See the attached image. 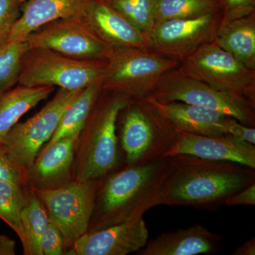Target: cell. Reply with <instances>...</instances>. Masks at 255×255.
I'll return each mask as SVG.
<instances>
[{"label": "cell", "instance_id": "cell-1", "mask_svg": "<svg viewBox=\"0 0 255 255\" xmlns=\"http://www.w3.org/2000/svg\"><path fill=\"white\" fill-rule=\"evenodd\" d=\"M171 169L159 206H184L217 211L228 196L255 182V169L237 162L194 156L168 157Z\"/></svg>", "mask_w": 255, "mask_h": 255}, {"label": "cell", "instance_id": "cell-2", "mask_svg": "<svg viewBox=\"0 0 255 255\" xmlns=\"http://www.w3.org/2000/svg\"><path fill=\"white\" fill-rule=\"evenodd\" d=\"M170 169L169 157H162L142 165H127L104 178L88 232L142 219L147 211L159 206Z\"/></svg>", "mask_w": 255, "mask_h": 255}, {"label": "cell", "instance_id": "cell-3", "mask_svg": "<svg viewBox=\"0 0 255 255\" xmlns=\"http://www.w3.org/2000/svg\"><path fill=\"white\" fill-rule=\"evenodd\" d=\"M128 100L114 92H101L77 142L73 165L75 180L103 179L117 170L120 145L117 120Z\"/></svg>", "mask_w": 255, "mask_h": 255}, {"label": "cell", "instance_id": "cell-4", "mask_svg": "<svg viewBox=\"0 0 255 255\" xmlns=\"http://www.w3.org/2000/svg\"><path fill=\"white\" fill-rule=\"evenodd\" d=\"M117 128L127 166L166 157L175 140V128L146 97L128 99L119 114Z\"/></svg>", "mask_w": 255, "mask_h": 255}, {"label": "cell", "instance_id": "cell-5", "mask_svg": "<svg viewBox=\"0 0 255 255\" xmlns=\"http://www.w3.org/2000/svg\"><path fill=\"white\" fill-rule=\"evenodd\" d=\"M107 60H81L58 52L28 48L21 58L18 85L82 90L102 82Z\"/></svg>", "mask_w": 255, "mask_h": 255}, {"label": "cell", "instance_id": "cell-6", "mask_svg": "<svg viewBox=\"0 0 255 255\" xmlns=\"http://www.w3.org/2000/svg\"><path fill=\"white\" fill-rule=\"evenodd\" d=\"M180 61L148 50L114 48L107 60L102 90L127 99L150 95L162 76Z\"/></svg>", "mask_w": 255, "mask_h": 255}, {"label": "cell", "instance_id": "cell-7", "mask_svg": "<svg viewBox=\"0 0 255 255\" xmlns=\"http://www.w3.org/2000/svg\"><path fill=\"white\" fill-rule=\"evenodd\" d=\"M103 179H73L54 189H31L44 206L50 222L60 230L65 248H71L88 232L97 191Z\"/></svg>", "mask_w": 255, "mask_h": 255}, {"label": "cell", "instance_id": "cell-8", "mask_svg": "<svg viewBox=\"0 0 255 255\" xmlns=\"http://www.w3.org/2000/svg\"><path fill=\"white\" fill-rule=\"evenodd\" d=\"M150 97L157 102H181L214 110L248 127L255 125V104L244 96L221 91L205 82L186 76L178 68L159 80Z\"/></svg>", "mask_w": 255, "mask_h": 255}, {"label": "cell", "instance_id": "cell-9", "mask_svg": "<svg viewBox=\"0 0 255 255\" xmlns=\"http://www.w3.org/2000/svg\"><path fill=\"white\" fill-rule=\"evenodd\" d=\"M181 73L221 91L244 96L255 104V70L247 68L215 42L181 60Z\"/></svg>", "mask_w": 255, "mask_h": 255}, {"label": "cell", "instance_id": "cell-10", "mask_svg": "<svg viewBox=\"0 0 255 255\" xmlns=\"http://www.w3.org/2000/svg\"><path fill=\"white\" fill-rule=\"evenodd\" d=\"M82 90L59 88L40 112L23 123L13 127L2 141L10 157L28 170L42 146L54 134L64 111Z\"/></svg>", "mask_w": 255, "mask_h": 255}, {"label": "cell", "instance_id": "cell-11", "mask_svg": "<svg viewBox=\"0 0 255 255\" xmlns=\"http://www.w3.org/2000/svg\"><path fill=\"white\" fill-rule=\"evenodd\" d=\"M26 42L29 48H45L81 60H107L113 50L86 18L50 21L30 33Z\"/></svg>", "mask_w": 255, "mask_h": 255}, {"label": "cell", "instance_id": "cell-12", "mask_svg": "<svg viewBox=\"0 0 255 255\" xmlns=\"http://www.w3.org/2000/svg\"><path fill=\"white\" fill-rule=\"evenodd\" d=\"M222 9L196 17L155 23L147 34L148 50L181 60L214 42L222 22Z\"/></svg>", "mask_w": 255, "mask_h": 255}, {"label": "cell", "instance_id": "cell-13", "mask_svg": "<svg viewBox=\"0 0 255 255\" xmlns=\"http://www.w3.org/2000/svg\"><path fill=\"white\" fill-rule=\"evenodd\" d=\"M175 140L165 157L187 155L210 159L237 162L255 169V145L226 134L219 136L197 135L175 129Z\"/></svg>", "mask_w": 255, "mask_h": 255}, {"label": "cell", "instance_id": "cell-14", "mask_svg": "<svg viewBox=\"0 0 255 255\" xmlns=\"http://www.w3.org/2000/svg\"><path fill=\"white\" fill-rule=\"evenodd\" d=\"M143 218L89 231L75 241L68 255H127L137 253L148 241Z\"/></svg>", "mask_w": 255, "mask_h": 255}, {"label": "cell", "instance_id": "cell-15", "mask_svg": "<svg viewBox=\"0 0 255 255\" xmlns=\"http://www.w3.org/2000/svg\"><path fill=\"white\" fill-rule=\"evenodd\" d=\"M80 134L63 137L43 147L28 170V187L54 189L71 182L75 148Z\"/></svg>", "mask_w": 255, "mask_h": 255}, {"label": "cell", "instance_id": "cell-16", "mask_svg": "<svg viewBox=\"0 0 255 255\" xmlns=\"http://www.w3.org/2000/svg\"><path fill=\"white\" fill-rule=\"evenodd\" d=\"M147 99L175 129L197 135L219 136L228 134L233 117L214 110L181 102L162 103L150 96Z\"/></svg>", "mask_w": 255, "mask_h": 255}, {"label": "cell", "instance_id": "cell-17", "mask_svg": "<svg viewBox=\"0 0 255 255\" xmlns=\"http://www.w3.org/2000/svg\"><path fill=\"white\" fill-rule=\"evenodd\" d=\"M221 235L211 232L200 224L166 232L147 241L138 255H213L219 251Z\"/></svg>", "mask_w": 255, "mask_h": 255}, {"label": "cell", "instance_id": "cell-18", "mask_svg": "<svg viewBox=\"0 0 255 255\" xmlns=\"http://www.w3.org/2000/svg\"><path fill=\"white\" fill-rule=\"evenodd\" d=\"M86 19L97 34L113 48L148 50L147 35L112 7L107 0H92Z\"/></svg>", "mask_w": 255, "mask_h": 255}, {"label": "cell", "instance_id": "cell-19", "mask_svg": "<svg viewBox=\"0 0 255 255\" xmlns=\"http://www.w3.org/2000/svg\"><path fill=\"white\" fill-rule=\"evenodd\" d=\"M92 0H25L21 14L9 41H26L30 33L43 25L66 18H86Z\"/></svg>", "mask_w": 255, "mask_h": 255}, {"label": "cell", "instance_id": "cell-20", "mask_svg": "<svg viewBox=\"0 0 255 255\" xmlns=\"http://www.w3.org/2000/svg\"><path fill=\"white\" fill-rule=\"evenodd\" d=\"M55 87L18 85L0 94V143L26 112L46 100Z\"/></svg>", "mask_w": 255, "mask_h": 255}, {"label": "cell", "instance_id": "cell-21", "mask_svg": "<svg viewBox=\"0 0 255 255\" xmlns=\"http://www.w3.org/2000/svg\"><path fill=\"white\" fill-rule=\"evenodd\" d=\"M214 42L255 70V13L221 25Z\"/></svg>", "mask_w": 255, "mask_h": 255}, {"label": "cell", "instance_id": "cell-22", "mask_svg": "<svg viewBox=\"0 0 255 255\" xmlns=\"http://www.w3.org/2000/svg\"><path fill=\"white\" fill-rule=\"evenodd\" d=\"M102 82L83 89L64 111L58 127L44 147L63 137L80 134L102 91Z\"/></svg>", "mask_w": 255, "mask_h": 255}, {"label": "cell", "instance_id": "cell-23", "mask_svg": "<svg viewBox=\"0 0 255 255\" xmlns=\"http://www.w3.org/2000/svg\"><path fill=\"white\" fill-rule=\"evenodd\" d=\"M20 217L23 231L21 244L23 254L42 255L41 238L48 227L49 219L44 206L31 189L27 203L21 209Z\"/></svg>", "mask_w": 255, "mask_h": 255}, {"label": "cell", "instance_id": "cell-24", "mask_svg": "<svg viewBox=\"0 0 255 255\" xmlns=\"http://www.w3.org/2000/svg\"><path fill=\"white\" fill-rule=\"evenodd\" d=\"M220 9L219 0H157L154 19L156 23L196 17Z\"/></svg>", "mask_w": 255, "mask_h": 255}, {"label": "cell", "instance_id": "cell-25", "mask_svg": "<svg viewBox=\"0 0 255 255\" xmlns=\"http://www.w3.org/2000/svg\"><path fill=\"white\" fill-rule=\"evenodd\" d=\"M28 48L26 41H8L0 45V94L18 83L21 58Z\"/></svg>", "mask_w": 255, "mask_h": 255}, {"label": "cell", "instance_id": "cell-26", "mask_svg": "<svg viewBox=\"0 0 255 255\" xmlns=\"http://www.w3.org/2000/svg\"><path fill=\"white\" fill-rule=\"evenodd\" d=\"M109 4L146 34L155 25L154 14L157 0H107Z\"/></svg>", "mask_w": 255, "mask_h": 255}, {"label": "cell", "instance_id": "cell-27", "mask_svg": "<svg viewBox=\"0 0 255 255\" xmlns=\"http://www.w3.org/2000/svg\"><path fill=\"white\" fill-rule=\"evenodd\" d=\"M25 0H0V45L9 41Z\"/></svg>", "mask_w": 255, "mask_h": 255}, {"label": "cell", "instance_id": "cell-28", "mask_svg": "<svg viewBox=\"0 0 255 255\" xmlns=\"http://www.w3.org/2000/svg\"><path fill=\"white\" fill-rule=\"evenodd\" d=\"M0 180L28 187V169L11 158L0 143Z\"/></svg>", "mask_w": 255, "mask_h": 255}, {"label": "cell", "instance_id": "cell-29", "mask_svg": "<svg viewBox=\"0 0 255 255\" xmlns=\"http://www.w3.org/2000/svg\"><path fill=\"white\" fill-rule=\"evenodd\" d=\"M222 9L221 25L255 13V0H219Z\"/></svg>", "mask_w": 255, "mask_h": 255}, {"label": "cell", "instance_id": "cell-30", "mask_svg": "<svg viewBox=\"0 0 255 255\" xmlns=\"http://www.w3.org/2000/svg\"><path fill=\"white\" fill-rule=\"evenodd\" d=\"M21 208L0 191V219L3 220L17 235L20 241H23L20 214Z\"/></svg>", "mask_w": 255, "mask_h": 255}, {"label": "cell", "instance_id": "cell-31", "mask_svg": "<svg viewBox=\"0 0 255 255\" xmlns=\"http://www.w3.org/2000/svg\"><path fill=\"white\" fill-rule=\"evenodd\" d=\"M42 255H65V246L60 230L51 222L42 236L41 241Z\"/></svg>", "mask_w": 255, "mask_h": 255}, {"label": "cell", "instance_id": "cell-32", "mask_svg": "<svg viewBox=\"0 0 255 255\" xmlns=\"http://www.w3.org/2000/svg\"><path fill=\"white\" fill-rule=\"evenodd\" d=\"M224 204L227 206H255V182L228 196Z\"/></svg>", "mask_w": 255, "mask_h": 255}, {"label": "cell", "instance_id": "cell-33", "mask_svg": "<svg viewBox=\"0 0 255 255\" xmlns=\"http://www.w3.org/2000/svg\"><path fill=\"white\" fill-rule=\"evenodd\" d=\"M227 131L229 135L255 145V127H248L232 118L228 124Z\"/></svg>", "mask_w": 255, "mask_h": 255}, {"label": "cell", "instance_id": "cell-34", "mask_svg": "<svg viewBox=\"0 0 255 255\" xmlns=\"http://www.w3.org/2000/svg\"><path fill=\"white\" fill-rule=\"evenodd\" d=\"M16 243L4 235H0V255H14Z\"/></svg>", "mask_w": 255, "mask_h": 255}, {"label": "cell", "instance_id": "cell-35", "mask_svg": "<svg viewBox=\"0 0 255 255\" xmlns=\"http://www.w3.org/2000/svg\"><path fill=\"white\" fill-rule=\"evenodd\" d=\"M233 255H255V238L248 240L232 253Z\"/></svg>", "mask_w": 255, "mask_h": 255}]
</instances>
